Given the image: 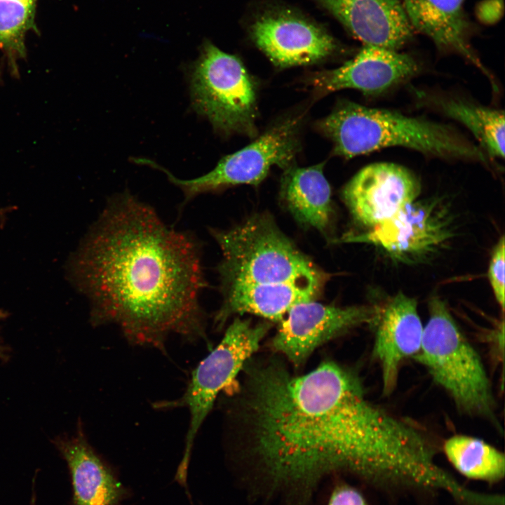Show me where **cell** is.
Returning a JSON list of instances; mask_svg holds the SVG:
<instances>
[{"mask_svg": "<svg viewBox=\"0 0 505 505\" xmlns=\"http://www.w3.org/2000/svg\"><path fill=\"white\" fill-rule=\"evenodd\" d=\"M321 290L294 284L234 285L222 288V304L215 318L220 328L234 314L250 313L281 321L295 305L314 300Z\"/></svg>", "mask_w": 505, "mask_h": 505, "instance_id": "obj_18", "label": "cell"}, {"mask_svg": "<svg viewBox=\"0 0 505 505\" xmlns=\"http://www.w3.org/2000/svg\"><path fill=\"white\" fill-rule=\"evenodd\" d=\"M69 265L93 325H116L130 344L163 353L171 335L191 342L206 337L196 238L130 193L108 201Z\"/></svg>", "mask_w": 505, "mask_h": 505, "instance_id": "obj_2", "label": "cell"}, {"mask_svg": "<svg viewBox=\"0 0 505 505\" xmlns=\"http://www.w3.org/2000/svg\"><path fill=\"white\" fill-rule=\"evenodd\" d=\"M323 163L307 168L290 166L281 180V196L297 220L325 231L332 215L331 189Z\"/></svg>", "mask_w": 505, "mask_h": 505, "instance_id": "obj_19", "label": "cell"}, {"mask_svg": "<svg viewBox=\"0 0 505 505\" xmlns=\"http://www.w3.org/2000/svg\"><path fill=\"white\" fill-rule=\"evenodd\" d=\"M222 252L221 287L294 284L322 290L327 275L269 215L252 216L227 230H210Z\"/></svg>", "mask_w": 505, "mask_h": 505, "instance_id": "obj_4", "label": "cell"}, {"mask_svg": "<svg viewBox=\"0 0 505 505\" xmlns=\"http://www.w3.org/2000/svg\"><path fill=\"white\" fill-rule=\"evenodd\" d=\"M372 325V354L379 365L383 393L387 396L396 386L403 362L413 358L421 348L424 326L416 299L398 292L379 308Z\"/></svg>", "mask_w": 505, "mask_h": 505, "instance_id": "obj_12", "label": "cell"}, {"mask_svg": "<svg viewBox=\"0 0 505 505\" xmlns=\"http://www.w3.org/2000/svg\"><path fill=\"white\" fill-rule=\"evenodd\" d=\"M53 443L70 469L76 505H116L123 489L89 445L79 423L76 433L55 438Z\"/></svg>", "mask_w": 505, "mask_h": 505, "instance_id": "obj_16", "label": "cell"}, {"mask_svg": "<svg viewBox=\"0 0 505 505\" xmlns=\"http://www.w3.org/2000/svg\"><path fill=\"white\" fill-rule=\"evenodd\" d=\"M195 111L223 135L256 133V86L241 61L207 42L189 67Z\"/></svg>", "mask_w": 505, "mask_h": 505, "instance_id": "obj_6", "label": "cell"}, {"mask_svg": "<svg viewBox=\"0 0 505 505\" xmlns=\"http://www.w3.org/2000/svg\"><path fill=\"white\" fill-rule=\"evenodd\" d=\"M328 505H368L363 495L354 487L342 485L332 493Z\"/></svg>", "mask_w": 505, "mask_h": 505, "instance_id": "obj_25", "label": "cell"}, {"mask_svg": "<svg viewBox=\"0 0 505 505\" xmlns=\"http://www.w3.org/2000/svg\"><path fill=\"white\" fill-rule=\"evenodd\" d=\"M451 223L447 208L438 199L415 201L368 232L346 236L344 241L372 243L393 259L415 262L452 237Z\"/></svg>", "mask_w": 505, "mask_h": 505, "instance_id": "obj_9", "label": "cell"}, {"mask_svg": "<svg viewBox=\"0 0 505 505\" xmlns=\"http://www.w3.org/2000/svg\"><path fill=\"white\" fill-rule=\"evenodd\" d=\"M421 348L412 358L465 413L494 420L495 402L483 363L445 304L434 297Z\"/></svg>", "mask_w": 505, "mask_h": 505, "instance_id": "obj_5", "label": "cell"}, {"mask_svg": "<svg viewBox=\"0 0 505 505\" xmlns=\"http://www.w3.org/2000/svg\"><path fill=\"white\" fill-rule=\"evenodd\" d=\"M299 122L288 119L276 124L250 144L224 156L209 173L191 180H182L152 162L151 167L164 172L168 180L183 192V204L195 196L241 184H257L270 168H287L297 152Z\"/></svg>", "mask_w": 505, "mask_h": 505, "instance_id": "obj_8", "label": "cell"}, {"mask_svg": "<svg viewBox=\"0 0 505 505\" xmlns=\"http://www.w3.org/2000/svg\"><path fill=\"white\" fill-rule=\"evenodd\" d=\"M440 106L447 116L465 126L491 157L504 156L503 112L454 99L442 100Z\"/></svg>", "mask_w": 505, "mask_h": 505, "instance_id": "obj_21", "label": "cell"}, {"mask_svg": "<svg viewBox=\"0 0 505 505\" xmlns=\"http://www.w3.org/2000/svg\"><path fill=\"white\" fill-rule=\"evenodd\" d=\"M245 370L244 423L274 490L307 501L333 471L389 491H414L431 476L436 448L426 433L370 402L352 370L326 361L292 375L276 359Z\"/></svg>", "mask_w": 505, "mask_h": 505, "instance_id": "obj_1", "label": "cell"}, {"mask_svg": "<svg viewBox=\"0 0 505 505\" xmlns=\"http://www.w3.org/2000/svg\"><path fill=\"white\" fill-rule=\"evenodd\" d=\"M464 0H403L412 27L431 39L442 51L458 53L486 72L471 48V25L464 10Z\"/></svg>", "mask_w": 505, "mask_h": 505, "instance_id": "obj_17", "label": "cell"}, {"mask_svg": "<svg viewBox=\"0 0 505 505\" xmlns=\"http://www.w3.org/2000/svg\"><path fill=\"white\" fill-rule=\"evenodd\" d=\"M379 308L338 307L314 300L299 303L281 320L272 342L273 346L295 367H299L325 342L355 326L364 323L372 325Z\"/></svg>", "mask_w": 505, "mask_h": 505, "instance_id": "obj_10", "label": "cell"}, {"mask_svg": "<svg viewBox=\"0 0 505 505\" xmlns=\"http://www.w3.org/2000/svg\"><path fill=\"white\" fill-rule=\"evenodd\" d=\"M420 183L409 169L393 163H375L359 170L343 189L353 217L372 228L417 198Z\"/></svg>", "mask_w": 505, "mask_h": 505, "instance_id": "obj_11", "label": "cell"}, {"mask_svg": "<svg viewBox=\"0 0 505 505\" xmlns=\"http://www.w3.org/2000/svg\"><path fill=\"white\" fill-rule=\"evenodd\" d=\"M418 69L417 62L408 55L364 45L342 66L315 74L312 85L321 93L350 88L374 95L410 79Z\"/></svg>", "mask_w": 505, "mask_h": 505, "instance_id": "obj_13", "label": "cell"}, {"mask_svg": "<svg viewBox=\"0 0 505 505\" xmlns=\"http://www.w3.org/2000/svg\"><path fill=\"white\" fill-rule=\"evenodd\" d=\"M36 1L0 0V50L11 60L25 56V37L33 24Z\"/></svg>", "mask_w": 505, "mask_h": 505, "instance_id": "obj_22", "label": "cell"}, {"mask_svg": "<svg viewBox=\"0 0 505 505\" xmlns=\"http://www.w3.org/2000/svg\"><path fill=\"white\" fill-rule=\"evenodd\" d=\"M364 45L398 50L412 28L398 0H317Z\"/></svg>", "mask_w": 505, "mask_h": 505, "instance_id": "obj_15", "label": "cell"}, {"mask_svg": "<svg viewBox=\"0 0 505 505\" xmlns=\"http://www.w3.org/2000/svg\"><path fill=\"white\" fill-rule=\"evenodd\" d=\"M267 323L253 325L236 318L227 329L220 344L193 370L182 396L175 400L155 404L156 408L186 407L189 425L180 466L187 468L194 438L211 410L219 393L237 376L258 349L269 330Z\"/></svg>", "mask_w": 505, "mask_h": 505, "instance_id": "obj_7", "label": "cell"}, {"mask_svg": "<svg viewBox=\"0 0 505 505\" xmlns=\"http://www.w3.org/2000/svg\"><path fill=\"white\" fill-rule=\"evenodd\" d=\"M8 314L6 311L0 310V322L6 319ZM10 348L4 342L0 336V360L6 361L10 358Z\"/></svg>", "mask_w": 505, "mask_h": 505, "instance_id": "obj_26", "label": "cell"}, {"mask_svg": "<svg viewBox=\"0 0 505 505\" xmlns=\"http://www.w3.org/2000/svg\"><path fill=\"white\" fill-rule=\"evenodd\" d=\"M504 10L503 0H483L476 6V13L480 22L491 25L500 20Z\"/></svg>", "mask_w": 505, "mask_h": 505, "instance_id": "obj_24", "label": "cell"}, {"mask_svg": "<svg viewBox=\"0 0 505 505\" xmlns=\"http://www.w3.org/2000/svg\"><path fill=\"white\" fill-rule=\"evenodd\" d=\"M318 125L332 141L334 153L347 159L401 147L436 157L490 163L480 148L449 126L389 109L345 101Z\"/></svg>", "mask_w": 505, "mask_h": 505, "instance_id": "obj_3", "label": "cell"}, {"mask_svg": "<svg viewBox=\"0 0 505 505\" xmlns=\"http://www.w3.org/2000/svg\"><path fill=\"white\" fill-rule=\"evenodd\" d=\"M443 451L454 469L469 478L494 483L504 477V454L481 439L454 435L445 441Z\"/></svg>", "mask_w": 505, "mask_h": 505, "instance_id": "obj_20", "label": "cell"}, {"mask_svg": "<svg viewBox=\"0 0 505 505\" xmlns=\"http://www.w3.org/2000/svg\"><path fill=\"white\" fill-rule=\"evenodd\" d=\"M504 237L494 248L488 268V278L495 298L504 310Z\"/></svg>", "mask_w": 505, "mask_h": 505, "instance_id": "obj_23", "label": "cell"}, {"mask_svg": "<svg viewBox=\"0 0 505 505\" xmlns=\"http://www.w3.org/2000/svg\"><path fill=\"white\" fill-rule=\"evenodd\" d=\"M257 46L280 67L321 61L337 48L324 30L301 18L286 14H269L252 27Z\"/></svg>", "mask_w": 505, "mask_h": 505, "instance_id": "obj_14", "label": "cell"}]
</instances>
